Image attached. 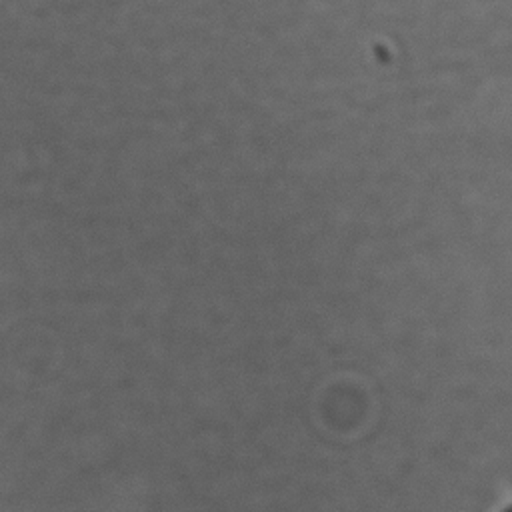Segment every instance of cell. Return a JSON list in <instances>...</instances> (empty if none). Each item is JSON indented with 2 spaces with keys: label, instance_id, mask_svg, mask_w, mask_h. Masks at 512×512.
Segmentation results:
<instances>
[{
  "label": "cell",
  "instance_id": "6da1fadb",
  "mask_svg": "<svg viewBox=\"0 0 512 512\" xmlns=\"http://www.w3.org/2000/svg\"><path fill=\"white\" fill-rule=\"evenodd\" d=\"M504 512H512V504H510V506H508Z\"/></svg>",
  "mask_w": 512,
  "mask_h": 512
}]
</instances>
